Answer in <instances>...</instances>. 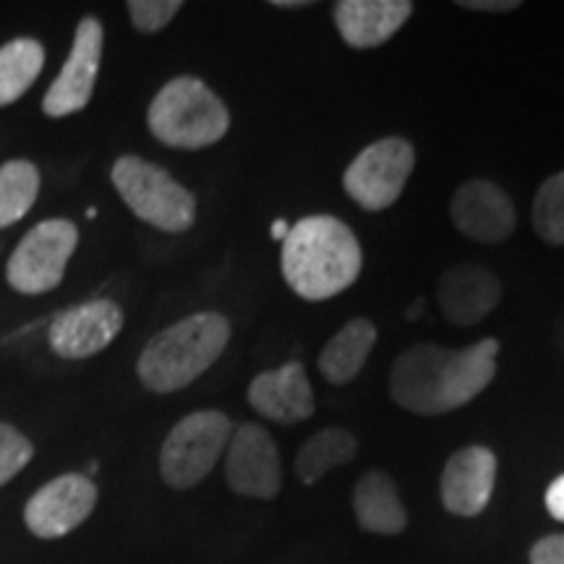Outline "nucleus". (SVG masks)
Instances as JSON below:
<instances>
[{"label":"nucleus","instance_id":"nucleus-23","mask_svg":"<svg viewBox=\"0 0 564 564\" xmlns=\"http://www.w3.org/2000/svg\"><path fill=\"white\" fill-rule=\"evenodd\" d=\"M533 228L549 246H564V173L541 183L533 199Z\"/></svg>","mask_w":564,"mask_h":564},{"label":"nucleus","instance_id":"nucleus-29","mask_svg":"<svg viewBox=\"0 0 564 564\" xmlns=\"http://www.w3.org/2000/svg\"><path fill=\"white\" fill-rule=\"evenodd\" d=\"M274 9H306V6H312L308 0H272Z\"/></svg>","mask_w":564,"mask_h":564},{"label":"nucleus","instance_id":"nucleus-16","mask_svg":"<svg viewBox=\"0 0 564 564\" xmlns=\"http://www.w3.org/2000/svg\"><path fill=\"white\" fill-rule=\"evenodd\" d=\"M436 299H440L444 319L457 327H474L497 308L502 299V282L486 267L463 262L442 274Z\"/></svg>","mask_w":564,"mask_h":564},{"label":"nucleus","instance_id":"nucleus-27","mask_svg":"<svg viewBox=\"0 0 564 564\" xmlns=\"http://www.w3.org/2000/svg\"><path fill=\"white\" fill-rule=\"evenodd\" d=\"M546 510L554 520L564 523V474L560 478H554L546 489Z\"/></svg>","mask_w":564,"mask_h":564},{"label":"nucleus","instance_id":"nucleus-25","mask_svg":"<svg viewBox=\"0 0 564 564\" xmlns=\"http://www.w3.org/2000/svg\"><path fill=\"white\" fill-rule=\"evenodd\" d=\"M181 9V0H129L131 24L144 34L165 30V26L178 17Z\"/></svg>","mask_w":564,"mask_h":564},{"label":"nucleus","instance_id":"nucleus-9","mask_svg":"<svg viewBox=\"0 0 564 564\" xmlns=\"http://www.w3.org/2000/svg\"><path fill=\"white\" fill-rule=\"evenodd\" d=\"M105 26L97 17H84L76 26L74 47H70L68 61L63 63L61 74L47 89L42 110L51 118H66L84 110L95 95L97 74L102 63Z\"/></svg>","mask_w":564,"mask_h":564},{"label":"nucleus","instance_id":"nucleus-12","mask_svg":"<svg viewBox=\"0 0 564 564\" xmlns=\"http://www.w3.org/2000/svg\"><path fill=\"white\" fill-rule=\"evenodd\" d=\"M123 324V308L116 301L97 299L70 306L55 316L47 329V340L55 356L66 361H82L108 348L121 335Z\"/></svg>","mask_w":564,"mask_h":564},{"label":"nucleus","instance_id":"nucleus-3","mask_svg":"<svg viewBox=\"0 0 564 564\" xmlns=\"http://www.w3.org/2000/svg\"><path fill=\"white\" fill-rule=\"evenodd\" d=\"M230 335L228 316L217 312L192 314L171 324L141 350L137 361L139 382L158 394L194 384L223 356Z\"/></svg>","mask_w":564,"mask_h":564},{"label":"nucleus","instance_id":"nucleus-13","mask_svg":"<svg viewBox=\"0 0 564 564\" xmlns=\"http://www.w3.org/2000/svg\"><path fill=\"white\" fill-rule=\"evenodd\" d=\"M449 217L465 238L478 243H502L518 225V212L502 186L494 181H465L449 202Z\"/></svg>","mask_w":564,"mask_h":564},{"label":"nucleus","instance_id":"nucleus-8","mask_svg":"<svg viewBox=\"0 0 564 564\" xmlns=\"http://www.w3.org/2000/svg\"><path fill=\"white\" fill-rule=\"evenodd\" d=\"M415 167V150L403 137L373 141L352 158L343 173V188L358 207L382 212L400 199Z\"/></svg>","mask_w":564,"mask_h":564},{"label":"nucleus","instance_id":"nucleus-5","mask_svg":"<svg viewBox=\"0 0 564 564\" xmlns=\"http://www.w3.org/2000/svg\"><path fill=\"white\" fill-rule=\"evenodd\" d=\"M110 181L126 207L141 223L162 232H186L194 228L196 199L171 173L137 154H123L110 171Z\"/></svg>","mask_w":564,"mask_h":564},{"label":"nucleus","instance_id":"nucleus-18","mask_svg":"<svg viewBox=\"0 0 564 564\" xmlns=\"http://www.w3.org/2000/svg\"><path fill=\"white\" fill-rule=\"evenodd\" d=\"M352 512L364 531L398 535L408 528V512L400 502L398 486L384 470H369L352 489Z\"/></svg>","mask_w":564,"mask_h":564},{"label":"nucleus","instance_id":"nucleus-17","mask_svg":"<svg viewBox=\"0 0 564 564\" xmlns=\"http://www.w3.org/2000/svg\"><path fill=\"white\" fill-rule=\"evenodd\" d=\"M408 0H340L333 6V19L340 37L356 51L384 45L411 19Z\"/></svg>","mask_w":564,"mask_h":564},{"label":"nucleus","instance_id":"nucleus-15","mask_svg":"<svg viewBox=\"0 0 564 564\" xmlns=\"http://www.w3.org/2000/svg\"><path fill=\"white\" fill-rule=\"evenodd\" d=\"M249 403L267 421L282 426L312 419L316 411L312 382L299 361L257 373L249 384Z\"/></svg>","mask_w":564,"mask_h":564},{"label":"nucleus","instance_id":"nucleus-24","mask_svg":"<svg viewBox=\"0 0 564 564\" xmlns=\"http://www.w3.org/2000/svg\"><path fill=\"white\" fill-rule=\"evenodd\" d=\"M34 457V444L11 423H0V486L17 478Z\"/></svg>","mask_w":564,"mask_h":564},{"label":"nucleus","instance_id":"nucleus-30","mask_svg":"<svg viewBox=\"0 0 564 564\" xmlns=\"http://www.w3.org/2000/svg\"><path fill=\"white\" fill-rule=\"evenodd\" d=\"M288 232H291V225H288L285 220H278L272 225V238L274 241H285Z\"/></svg>","mask_w":564,"mask_h":564},{"label":"nucleus","instance_id":"nucleus-20","mask_svg":"<svg viewBox=\"0 0 564 564\" xmlns=\"http://www.w3.org/2000/svg\"><path fill=\"white\" fill-rule=\"evenodd\" d=\"M358 453V442L340 426H327L308 436L295 455V474L306 486L319 484L337 465L350 463Z\"/></svg>","mask_w":564,"mask_h":564},{"label":"nucleus","instance_id":"nucleus-1","mask_svg":"<svg viewBox=\"0 0 564 564\" xmlns=\"http://www.w3.org/2000/svg\"><path fill=\"white\" fill-rule=\"evenodd\" d=\"M499 343L494 337L449 350L421 343L398 356L390 371V394L403 411L444 415L476 400L497 373Z\"/></svg>","mask_w":564,"mask_h":564},{"label":"nucleus","instance_id":"nucleus-11","mask_svg":"<svg viewBox=\"0 0 564 564\" xmlns=\"http://www.w3.org/2000/svg\"><path fill=\"white\" fill-rule=\"evenodd\" d=\"M97 486L87 474H63L47 481L24 507V523L37 539H63L89 518Z\"/></svg>","mask_w":564,"mask_h":564},{"label":"nucleus","instance_id":"nucleus-26","mask_svg":"<svg viewBox=\"0 0 564 564\" xmlns=\"http://www.w3.org/2000/svg\"><path fill=\"white\" fill-rule=\"evenodd\" d=\"M531 564H564V533L535 541L531 549Z\"/></svg>","mask_w":564,"mask_h":564},{"label":"nucleus","instance_id":"nucleus-4","mask_svg":"<svg viewBox=\"0 0 564 564\" xmlns=\"http://www.w3.org/2000/svg\"><path fill=\"white\" fill-rule=\"evenodd\" d=\"M152 137L173 150H204L225 139L230 112L220 97L196 76H175L147 110Z\"/></svg>","mask_w":564,"mask_h":564},{"label":"nucleus","instance_id":"nucleus-14","mask_svg":"<svg viewBox=\"0 0 564 564\" xmlns=\"http://www.w3.org/2000/svg\"><path fill=\"white\" fill-rule=\"evenodd\" d=\"M497 484V455L489 447L474 444L449 457L442 470L440 497L444 510L457 518H476L491 502Z\"/></svg>","mask_w":564,"mask_h":564},{"label":"nucleus","instance_id":"nucleus-28","mask_svg":"<svg viewBox=\"0 0 564 564\" xmlns=\"http://www.w3.org/2000/svg\"><path fill=\"white\" fill-rule=\"evenodd\" d=\"M460 9L465 11H489V13H505L520 9L518 0H460Z\"/></svg>","mask_w":564,"mask_h":564},{"label":"nucleus","instance_id":"nucleus-2","mask_svg":"<svg viewBox=\"0 0 564 564\" xmlns=\"http://www.w3.org/2000/svg\"><path fill=\"white\" fill-rule=\"evenodd\" d=\"M282 278L303 301H327L348 291L364 270V251L343 220L308 215L291 225L280 253Z\"/></svg>","mask_w":564,"mask_h":564},{"label":"nucleus","instance_id":"nucleus-21","mask_svg":"<svg viewBox=\"0 0 564 564\" xmlns=\"http://www.w3.org/2000/svg\"><path fill=\"white\" fill-rule=\"evenodd\" d=\"M45 66V47L32 37H19L0 47V108L13 105L32 84L37 82Z\"/></svg>","mask_w":564,"mask_h":564},{"label":"nucleus","instance_id":"nucleus-7","mask_svg":"<svg viewBox=\"0 0 564 564\" xmlns=\"http://www.w3.org/2000/svg\"><path fill=\"white\" fill-rule=\"evenodd\" d=\"M76 246H79V228L74 223L63 217L42 220L13 249L6 264V280L13 291L24 295L51 293L63 282Z\"/></svg>","mask_w":564,"mask_h":564},{"label":"nucleus","instance_id":"nucleus-22","mask_svg":"<svg viewBox=\"0 0 564 564\" xmlns=\"http://www.w3.org/2000/svg\"><path fill=\"white\" fill-rule=\"evenodd\" d=\"M40 171L30 160H11L0 165V228H11L30 215L40 196Z\"/></svg>","mask_w":564,"mask_h":564},{"label":"nucleus","instance_id":"nucleus-6","mask_svg":"<svg viewBox=\"0 0 564 564\" xmlns=\"http://www.w3.org/2000/svg\"><path fill=\"white\" fill-rule=\"evenodd\" d=\"M232 436V421L223 411H196L181 419L160 449V476L171 489L202 484L220 460Z\"/></svg>","mask_w":564,"mask_h":564},{"label":"nucleus","instance_id":"nucleus-10","mask_svg":"<svg viewBox=\"0 0 564 564\" xmlns=\"http://www.w3.org/2000/svg\"><path fill=\"white\" fill-rule=\"evenodd\" d=\"M225 481L236 494L270 502L280 494L282 468L272 434L259 423L232 429L225 449Z\"/></svg>","mask_w":564,"mask_h":564},{"label":"nucleus","instance_id":"nucleus-19","mask_svg":"<svg viewBox=\"0 0 564 564\" xmlns=\"http://www.w3.org/2000/svg\"><path fill=\"white\" fill-rule=\"evenodd\" d=\"M377 345V327L371 319H350L340 333L329 337L319 352V371L327 382L348 384L361 373Z\"/></svg>","mask_w":564,"mask_h":564}]
</instances>
